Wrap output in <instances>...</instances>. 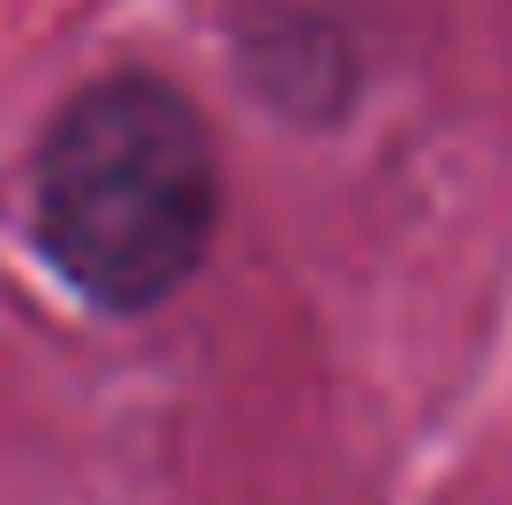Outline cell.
Segmentation results:
<instances>
[{"mask_svg": "<svg viewBox=\"0 0 512 505\" xmlns=\"http://www.w3.org/2000/svg\"><path fill=\"white\" fill-rule=\"evenodd\" d=\"M216 149L156 75H112L52 119L38 149V246L90 305L149 312L216 238Z\"/></svg>", "mask_w": 512, "mask_h": 505, "instance_id": "obj_1", "label": "cell"}]
</instances>
